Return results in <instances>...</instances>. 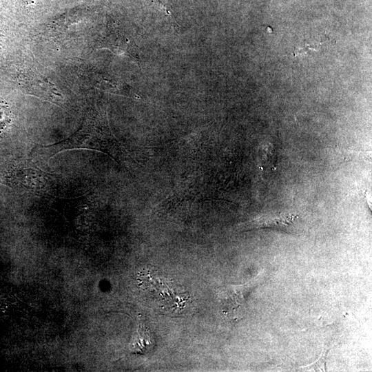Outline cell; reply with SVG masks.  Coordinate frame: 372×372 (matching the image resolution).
Listing matches in <instances>:
<instances>
[{
    "label": "cell",
    "instance_id": "cell-1",
    "mask_svg": "<svg viewBox=\"0 0 372 372\" xmlns=\"http://www.w3.org/2000/svg\"><path fill=\"white\" fill-rule=\"evenodd\" d=\"M298 218L297 214H276L263 215L251 225V229H271L289 233Z\"/></svg>",
    "mask_w": 372,
    "mask_h": 372
},
{
    "label": "cell",
    "instance_id": "cell-2",
    "mask_svg": "<svg viewBox=\"0 0 372 372\" xmlns=\"http://www.w3.org/2000/svg\"><path fill=\"white\" fill-rule=\"evenodd\" d=\"M135 351L138 353H147L153 348V338L147 328L141 327L137 333Z\"/></svg>",
    "mask_w": 372,
    "mask_h": 372
},
{
    "label": "cell",
    "instance_id": "cell-3",
    "mask_svg": "<svg viewBox=\"0 0 372 372\" xmlns=\"http://www.w3.org/2000/svg\"><path fill=\"white\" fill-rule=\"evenodd\" d=\"M11 119V112L8 105L0 101V132L8 127Z\"/></svg>",
    "mask_w": 372,
    "mask_h": 372
}]
</instances>
